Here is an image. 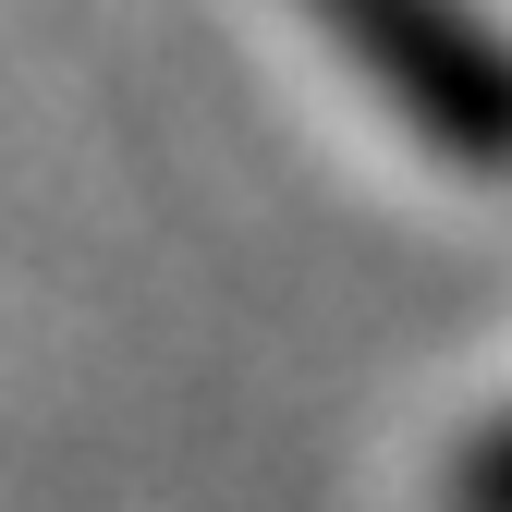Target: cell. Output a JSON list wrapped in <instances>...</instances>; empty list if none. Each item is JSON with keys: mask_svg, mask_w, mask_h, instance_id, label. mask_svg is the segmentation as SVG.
I'll return each mask as SVG.
<instances>
[{"mask_svg": "<svg viewBox=\"0 0 512 512\" xmlns=\"http://www.w3.org/2000/svg\"><path fill=\"white\" fill-rule=\"evenodd\" d=\"M366 86L391 98L439 159L464 171H512V37L476 13V0H317Z\"/></svg>", "mask_w": 512, "mask_h": 512, "instance_id": "cell-1", "label": "cell"}, {"mask_svg": "<svg viewBox=\"0 0 512 512\" xmlns=\"http://www.w3.org/2000/svg\"><path fill=\"white\" fill-rule=\"evenodd\" d=\"M452 512H512V415L464 452V476H452Z\"/></svg>", "mask_w": 512, "mask_h": 512, "instance_id": "cell-2", "label": "cell"}]
</instances>
